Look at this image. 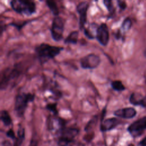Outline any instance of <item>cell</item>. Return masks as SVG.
Listing matches in <instances>:
<instances>
[{
    "mask_svg": "<svg viewBox=\"0 0 146 146\" xmlns=\"http://www.w3.org/2000/svg\"><path fill=\"white\" fill-rule=\"evenodd\" d=\"M121 120L117 117H110L104 119L100 121V131L102 132H106L115 129L121 123Z\"/></svg>",
    "mask_w": 146,
    "mask_h": 146,
    "instance_id": "cell-11",
    "label": "cell"
},
{
    "mask_svg": "<svg viewBox=\"0 0 146 146\" xmlns=\"http://www.w3.org/2000/svg\"><path fill=\"white\" fill-rule=\"evenodd\" d=\"M6 136L8 138H9V139H10L14 140V141L16 140V139H17V136L15 135V132H14V131H13V129L12 128H10L9 129H8V130L7 131V132H6Z\"/></svg>",
    "mask_w": 146,
    "mask_h": 146,
    "instance_id": "cell-25",
    "label": "cell"
},
{
    "mask_svg": "<svg viewBox=\"0 0 146 146\" xmlns=\"http://www.w3.org/2000/svg\"><path fill=\"white\" fill-rule=\"evenodd\" d=\"M46 3L47 7L49 8L50 10L51 11V12L54 15H55V17L59 16L58 15L59 13V10L55 1L51 0H47L46 1Z\"/></svg>",
    "mask_w": 146,
    "mask_h": 146,
    "instance_id": "cell-17",
    "label": "cell"
},
{
    "mask_svg": "<svg viewBox=\"0 0 146 146\" xmlns=\"http://www.w3.org/2000/svg\"><path fill=\"white\" fill-rule=\"evenodd\" d=\"M98 115H95L86 124L85 128H84V131L86 132H88L89 131H90L91 129V128L93 127V126L95 124V123H96L97 121H98Z\"/></svg>",
    "mask_w": 146,
    "mask_h": 146,
    "instance_id": "cell-21",
    "label": "cell"
},
{
    "mask_svg": "<svg viewBox=\"0 0 146 146\" xmlns=\"http://www.w3.org/2000/svg\"><path fill=\"white\" fill-rule=\"evenodd\" d=\"M1 146H13V145H11V143L9 140H5L2 141Z\"/></svg>",
    "mask_w": 146,
    "mask_h": 146,
    "instance_id": "cell-29",
    "label": "cell"
},
{
    "mask_svg": "<svg viewBox=\"0 0 146 146\" xmlns=\"http://www.w3.org/2000/svg\"><path fill=\"white\" fill-rule=\"evenodd\" d=\"M21 74V71L18 67L7 68L4 69L1 75L0 88L1 90L7 88L10 81L18 78Z\"/></svg>",
    "mask_w": 146,
    "mask_h": 146,
    "instance_id": "cell-5",
    "label": "cell"
},
{
    "mask_svg": "<svg viewBox=\"0 0 146 146\" xmlns=\"http://www.w3.org/2000/svg\"><path fill=\"white\" fill-rule=\"evenodd\" d=\"M46 108L51 112L55 116L58 115V111L57 110V103H48L47 104Z\"/></svg>",
    "mask_w": 146,
    "mask_h": 146,
    "instance_id": "cell-22",
    "label": "cell"
},
{
    "mask_svg": "<svg viewBox=\"0 0 146 146\" xmlns=\"http://www.w3.org/2000/svg\"><path fill=\"white\" fill-rule=\"evenodd\" d=\"M111 86L112 89L116 91H123L125 90V87L121 81L119 80L112 81L111 83Z\"/></svg>",
    "mask_w": 146,
    "mask_h": 146,
    "instance_id": "cell-18",
    "label": "cell"
},
{
    "mask_svg": "<svg viewBox=\"0 0 146 146\" xmlns=\"http://www.w3.org/2000/svg\"><path fill=\"white\" fill-rule=\"evenodd\" d=\"M132 26V21L129 18H126L124 19V20L123 21L121 29L124 32H126L128 31Z\"/></svg>",
    "mask_w": 146,
    "mask_h": 146,
    "instance_id": "cell-20",
    "label": "cell"
},
{
    "mask_svg": "<svg viewBox=\"0 0 146 146\" xmlns=\"http://www.w3.org/2000/svg\"><path fill=\"white\" fill-rule=\"evenodd\" d=\"M115 37L117 39H119L121 37V33L120 31V30H119L118 31H117L115 34Z\"/></svg>",
    "mask_w": 146,
    "mask_h": 146,
    "instance_id": "cell-31",
    "label": "cell"
},
{
    "mask_svg": "<svg viewBox=\"0 0 146 146\" xmlns=\"http://www.w3.org/2000/svg\"><path fill=\"white\" fill-rule=\"evenodd\" d=\"M127 146H135V145H134V144H132V143H130V144H129Z\"/></svg>",
    "mask_w": 146,
    "mask_h": 146,
    "instance_id": "cell-33",
    "label": "cell"
},
{
    "mask_svg": "<svg viewBox=\"0 0 146 146\" xmlns=\"http://www.w3.org/2000/svg\"><path fill=\"white\" fill-rule=\"evenodd\" d=\"M84 34L87 37L88 39H94L96 38V34L92 32L91 30V28L90 26H89L87 28H84Z\"/></svg>",
    "mask_w": 146,
    "mask_h": 146,
    "instance_id": "cell-23",
    "label": "cell"
},
{
    "mask_svg": "<svg viewBox=\"0 0 146 146\" xmlns=\"http://www.w3.org/2000/svg\"><path fill=\"white\" fill-rule=\"evenodd\" d=\"M143 54H144V56L146 58V48H145V49L144 50V52H143Z\"/></svg>",
    "mask_w": 146,
    "mask_h": 146,
    "instance_id": "cell-32",
    "label": "cell"
},
{
    "mask_svg": "<svg viewBox=\"0 0 146 146\" xmlns=\"http://www.w3.org/2000/svg\"><path fill=\"white\" fill-rule=\"evenodd\" d=\"M103 3L104 5L106 6V7L107 8L109 14H110V17H112V15L114 14L115 11V7L113 5L112 2L111 0H104L103 1Z\"/></svg>",
    "mask_w": 146,
    "mask_h": 146,
    "instance_id": "cell-19",
    "label": "cell"
},
{
    "mask_svg": "<svg viewBox=\"0 0 146 146\" xmlns=\"http://www.w3.org/2000/svg\"><path fill=\"white\" fill-rule=\"evenodd\" d=\"M96 38L98 42L103 46H107L110 39L109 30L106 23H102L96 30Z\"/></svg>",
    "mask_w": 146,
    "mask_h": 146,
    "instance_id": "cell-9",
    "label": "cell"
},
{
    "mask_svg": "<svg viewBox=\"0 0 146 146\" xmlns=\"http://www.w3.org/2000/svg\"><path fill=\"white\" fill-rule=\"evenodd\" d=\"M100 58L98 55L90 54L82 57L80 60V63L83 69H94L100 64Z\"/></svg>",
    "mask_w": 146,
    "mask_h": 146,
    "instance_id": "cell-8",
    "label": "cell"
},
{
    "mask_svg": "<svg viewBox=\"0 0 146 146\" xmlns=\"http://www.w3.org/2000/svg\"><path fill=\"white\" fill-rule=\"evenodd\" d=\"M137 146H146V136L143 138L137 144Z\"/></svg>",
    "mask_w": 146,
    "mask_h": 146,
    "instance_id": "cell-28",
    "label": "cell"
},
{
    "mask_svg": "<svg viewBox=\"0 0 146 146\" xmlns=\"http://www.w3.org/2000/svg\"><path fill=\"white\" fill-rule=\"evenodd\" d=\"M27 23H28V21H22V22H17V23H16V22H12V23H10V25L14 26L15 27H16L17 29L19 31Z\"/></svg>",
    "mask_w": 146,
    "mask_h": 146,
    "instance_id": "cell-24",
    "label": "cell"
},
{
    "mask_svg": "<svg viewBox=\"0 0 146 146\" xmlns=\"http://www.w3.org/2000/svg\"><path fill=\"white\" fill-rule=\"evenodd\" d=\"M137 114L136 110L133 107H125L115 110L113 112V115L122 119H132Z\"/></svg>",
    "mask_w": 146,
    "mask_h": 146,
    "instance_id": "cell-12",
    "label": "cell"
},
{
    "mask_svg": "<svg viewBox=\"0 0 146 146\" xmlns=\"http://www.w3.org/2000/svg\"><path fill=\"white\" fill-rule=\"evenodd\" d=\"M11 7L16 13L30 16L36 12V5L30 0H12L10 1Z\"/></svg>",
    "mask_w": 146,
    "mask_h": 146,
    "instance_id": "cell-3",
    "label": "cell"
},
{
    "mask_svg": "<svg viewBox=\"0 0 146 146\" xmlns=\"http://www.w3.org/2000/svg\"><path fill=\"white\" fill-rule=\"evenodd\" d=\"M34 98L35 95L29 92H21L16 96L14 103V111L18 117L23 116L28 103L33 102Z\"/></svg>",
    "mask_w": 146,
    "mask_h": 146,
    "instance_id": "cell-4",
    "label": "cell"
},
{
    "mask_svg": "<svg viewBox=\"0 0 146 146\" xmlns=\"http://www.w3.org/2000/svg\"><path fill=\"white\" fill-rule=\"evenodd\" d=\"M64 27V19L59 16L55 17L52 20L50 29L51 37L55 41H60L63 38Z\"/></svg>",
    "mask_w": 146,
    "mask_h": 146,
    "instance_id": "cell-6",
    "label": "cell"
},
{
    "mask_svg": "<svg viewBox=\"0 0 146 146\" xmlns=\"http://www.w3.org/2000/svg\"><path fill=\"white\" fill-rule=\"evenodd\" d=\"M29 146H38V141L35 139H31L30 142Z\"/></svg>",
    "mask_w": 146,
    "mask_h": 146,
    "instance_id": "cell-27",
    "label": "cell"
},
{
    "mask_svg": "<svg viewBox=\"0 0 146 146\" xmlns=\"http://www.w3.org/2000/svg\"><path fill=\"white\" fill-rule=\"evenodd\" d=\"M64 48L62 47L55 46L42 43L36 46L34 50L40 63L44 64L56 56Z\"/></svg>",
    "mask_w": 146,
    "mask_h": 146,
    "instance_id": "cell-1",
    "label": "cell"
},
{
    "mask_svg": "<svg viewBox=\"0 0 146 146\" xmlns=\"http://www.w3.org/2000/svg\"><path fill=\"white\" fill-rule=\"evenodd\" d=\"M78 35L79 32L78 31H71L64 39V43L66 44H76L78 42Z\"/></svg>",
    "mask_w": 146,
    "mask_h": 146,
    "instance_id": "cell-16",
    "label": "cell"
},
{
    "mask_svg": "<svg viewBox=\"0 0 146 146\" xmlns=\"http://www.w3.org/2000/svg\"><path fill=\"white\" fill-rule=\"evenodd\" d=\"M131 104L133 106H139L146 107V96H143L139 93L133 92L131 94L129 99Z\"/></svg>",
    "mask_w": 146,
    "mask_h": 146,
    "instance_id": "cell-13",
    "label": "cell"
},
{
    "mask_svg": "<svg viewBox=\"0 0 146 146\" xmlns=\"http://www.w3.org/2000/svg\"><path fill=\"white\" fill-rule=\"evenodd\" d=\"M89 7V3L86 1L79 2L76 7L77 12L79 14V28L81 30L84 29L87 21V13Z\"/></svg>",
    "mask_w": 146,
    "mask_h": 146,
    "instance_id": "cell-10",
    "label": "cell"
},
{
    "mask_svg": "<svg viewBox=\"0 0 146 146\" xmlns=\"http://www.w3.org/2000/svg\"><path fill=\"white\" fill-rule=\"evenodd\" d=\"M146 130V116H143L128 125L127 131L133 138H137Z\"/></svg>",
    "mask_w": 146,
    "mask_h": 146,
    "instance_id": "cell-7",
    "label": "cell"
},
{
    "mask_svg": "<svg viewBox=\"0 0 146 146\" xmlns=\"http://www.w3.org/2000/svg\"><path fill=\"white\" fill-rule=\"evenodd\" d=\"M5 28H6V26H5V24H3L2 21H1V23H0V34H1V35L2 34L3 32L5 30Z\"/></svg>",
    "mask_w": 146,
    "mask_h": 146,
    "instance_id": "cell-30",
    "label": "cell"
},
{
    "mask_svg": "<svg viewBox=\"0 0 146 146\" xmlns=\"http://www.w3.org/2000/svg\"><path fill=\"white\" fill-rule=\"evenodd\" d=\"M117 6H119V9L122 11L124 10L127 7L126 2L124 1L118 0V1H117Z\"/></svg>",
    "mask_w": 146,
    "mask_h": 146,
    "instance_id": "cell-26",
    "label": "cell"
},
{
    "mask_svg": "<svg viewBox=\"0 0 146 146\" xmlns=\"http://www.w3.org/2000/svg\"><path fill=\"white\" fill-rule=\"evenodd\" d=\"M80 130L76 127H67L66 126L55 132L57 137L58 146H70L78 135Z\"/></svg>",
    "mask_w": 146,
    "mask_h": 146,
    "instance_id": "cell-2",
    "label": "cell"
},
{
    "mask_svg": "<svg viewBox=\"0 0 146 146\" xmlns=\"http://www.w3.org/2000/svg\"><path fill=\"white\" fill-rule=\"evenodd\" d=\"M0 118L3 125L6 127H9L12 124L11 117L9 112L5 110H2L1 111Z\"/></svg>",
    "mask_w": 146,
    "mask_h": 146,
    "instance_id": "cell-15",
    "label": "cell"
},
{
    "mask_svg": "<svg viewBox=\"0 0 146 146\" xmlns=\"http://www.w3.org/2000/svg\"><path fill=\"white\" fill-rule=\"evenodd\" d=\"M25 139V129L21 124L17 130V136L16 140L14 141L13 146H21Z\"/></svg>",
    "mask_w": 146,
    "mask_h": 146,
    "instance_id": "cell-14",
    "label": "cell"
}]
</instances>
